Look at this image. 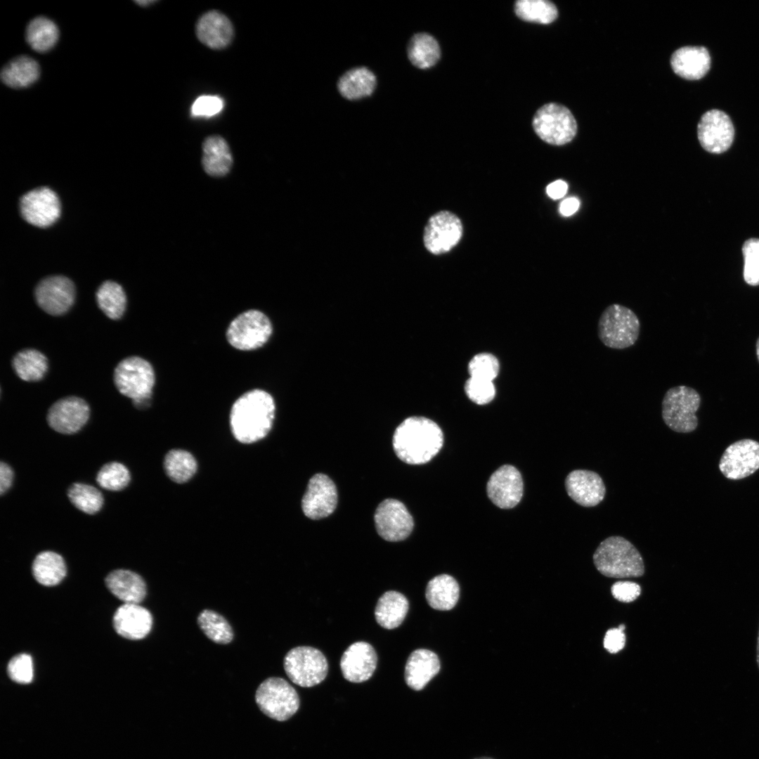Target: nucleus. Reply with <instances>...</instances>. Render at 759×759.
Returning <instances> with one entry per match:
<instances>
[{"label": "nucleus", "instance_id": "17", "mask_svg": "<svg viewBox=\"0 0 759 759\" xmlns=\"http://www.w3.org/2000/svg\"><path fill=\"white\" fill-rule=\"evenodd\" d=\"M337 498L332 480L324 474H316L310 479L302 498L303 512L311 519L327 517L335 511Z\"/></svg>", "mask_w": 759, "mask_h": 759}, {"label": "nucleus", "instance_id": "28", "mask_svg": "<svg viewBox=\"0 0 759 759\" xmlns=\"http://www.w3.org/2000/svg\"><path fill=\"white\" fill-rule=\"evenodd\" d=\"M408 607V601L403 594L394 590L385 592L375 606L376 621L385 629L396 628L405 619Z\"/></svg>", "mask_w": 759, "mask_h": 759}, {"label": "nucleus", "instance_id": "37", "mask_svg": "<svg viewBox=\"0 0 759 759\" xmlns=\"http://www.w3.org/2000/svg\"><path fill=\"white\" fill-rule=\"evenodd\" d=\"M197 622L206 637L215 643L226 644L233 639V631L228 621L214 611H202Z\"/></svg>", "mask_w": 759, "mask_h": 759}, {"label": "nucleus", "instance_id": "35", "mask_svg": "<svg viewBox=\"0 0 759 759\" xmlns=\"http://www.w3.org/2000/svg\"><path fill=\"white\" fill-rule=\"evenodd\" d=\"M12 365L20 379L27 382H35L44 377L48 369V361L40 351L27 349L15 354Z\"/></svg>", "mask_w": 759, "mask_h": 759}, {"label": "nucleus", "instance_id": "10", "mask_svg": "<svg viewBox=\"0 0 759 759\" xmlns=\"http://www.w3.org/2000/svg\"><path fill=\"white\" fill-rule=\"evenodd\" d=\"M273 332L269 318L258 310L246 311L229 325L226 339L234 348L242 351L259 349L266 344Z\"/></svg>", "mask_w": 759, "mask_h": 759}, {"label": "nucleus", "instance_id": "49", "mask_svg": "<svg viewBox=\"0 0 759 759\" xmlns=\"http://www.w3.org/2000/svg\"><path fill=\"white\" fill-rule=\"evenodd\" d=\"M13 479L12 468L6 462L0 465V493L3 495L11 486Z\"/></svg>", "mask_w": 759, "mask_h": 759}, {"label": "nucleus", "instance_id": "40", "mask_svg": "<svg viewBox=\"0 0 759 759\" xmlns=\"http://www.w3.org/2000/svg\"><path fill=\"white\" fill-rule=\"evenodd\" d=\"M67 496L78 510L89 514H96L103 505L102 493L95 487L82 483L73 484Z\"/></svg>", "mask_w": 759, "mask_h": 759}, {"label": "nucleus", "instance_id": "42", "mask_svg": "<svg viewBox=\"0 0 759 759\" xmlns=\"http://www.w3.org/2000/svg\"><path fill=\"white\" fill-rule=\"evenodd\" d=\"M744 258V279L751 286L759 285V239L750 238L742 247Z\"/></svg>", "mask_w": 759, "mask_h": 759}, {"label": "nucleus", "instance_id": "27", "mask_svg": "<svg viewBox=\"0 0 759 759\" xmlns=\"http://www.w3.org/2000/svg\"><path fill=\"white\" fill-rule=\"evenodd\" d=\"M233 163L231 149L226 141L220 136L207 137L202 143V165L209 176L221 177L226 175Z\"/></svg>", "mask_w": 759, "mask_h": 759}, {"label": "nucleus", "instance_id": "56", "mask_svg": "<svg viewBox=\"0 0 759 759\" xmlns=\"http://www.w3.org/2000/svg\"><path fill=\"white\" fill-rule=\"evenodd\" d=\"M474 759H493V758H488V757H481V758H474Z\"/></svg>", "mask_w": 759, "mask_h": 759}, {"label": "nucleus", "instance_id": "3", "mask_svg": "<svg viewBox=\"0 0 759 759\" xmlns=\"http://www.w3.org/2000/svg\"><path fill=\"white\" fill-rule=\"evenodd\" d=\"M592 559L597 571L609 578H636L644 573L640 553L630 541L621 536H610L602 541Z\"/></svg>", "mask_w": 759, "mask_h": 759}, {"label": "nucleus", "instance_id": "38", "mask_svg": "<svg viewBox=\"0 0 759 759\" xmlns=\"http://www.w3.org/2000/svg\"><path fill=\"white\" fill-rule=\"evenodd\" d=\"M164 467L166 474L172 481L182 484L188 481L195 474L197 462L189 452L175 449L167 453Z\"/></svg>", "mask_w": 759, "mask_h": 759}, {"label": "nucleus", "instance_id": "24", "mask_svg": "<svg viewBox=\"0 0 759 759\" xmlns=\"http://www.w3.org/2000/svg\"><path fill=\"white\" fill-rule=\"evenodd\" d=\"M439 670L440 662L437 655L430 650L418 649L408 658L404 672L405 681L410 688L420 691L424 688Z\"/></svg>", "mask_w": 759, "mask_h": 759}, {"label": "nucleus", "instance_id": "46", "mask_svg": "<svg viewBox=\"0 0 759 759\" xmlns=\"http://www.w3.org/2000/svg\"><path fill=\"white\" fill-rule=\"evenodd\" d=\"M223 107V100L215 96H201L198 97L191 108L193 116L211 117L219 113Z\"/></svg>", "mask_w": 759, "mask_h": 759}, {"label": "nucleus", "instance_id": "11", "mask_svg": "<svg viewBox=\"0 0 759 759\" xmlns=\"http://www.w3.org/2000/svg\"><path fill=\"white\" fill-rule=\"evenodd\" d=\"M462 235L460 219L449 211H441L429 219L424 229L423 242L429 252L440 254L455 247Z\"/></svg>", "mask_w": 759, "mask_h": 759}, {"label": "nucleus", "instance_id": "23", "mask_svg": "<svg viewBox=\"0 0 759 759\" xmlns=\"http://www.w3.org/2000/svg\"><path fill=\"white\" fill-rule=\"evenodd\" d=\"M195 31L201 43L216 50L228 46L234 36L231 20L217 11H210L203 14L197 22Z\"/></svg>", "mask_w": 759, "mask_h": 759}, {"label": "nucleus", "instance_id": "14", "mask_svg": "<svg viewBox=\"0 0 759 759\" xmlns=\"http://www.w3.org/2000/svg\"><path fill=\"white\" fill-rule=\"evenodd\" d=\"M23 219L29 223L45 228L54 223L60 214V203L51 188L41 187L25 194L20 201Z\"/></svg>", "mask_w": 759, "mask_h": 759}, {"label": "nucleus", "instance_id": "15", "mask_svg": "<svg viewBox=\"0 0 759 759\" xmlns=\"http://www.w3.org/2000/svg\"><path fill=\"white\" fill-rule=\"evenodd\" d=\"M698 138L702 148L711 153H722L731 146L734 129L729 117L719 110L705 112L697 127Z\"/></svg>", "mask_w": 759, "mask_h": 759}, {"label": "nucleus", "instance_id": "18", "mask_svg": "<svg viewBox=\"0 0 759 759\" xmlns=\"http://www.w3.org/2000/svg\"><path fill=\"white\" fill-rule=\"evenodd\" d=\"M89 407L82 398L67 396L55 402L47 413L48 425L56 432L65 434H74L87 422Z\"/></svg>", "mask_w": 759, "mask_h": 759}, {"label": "nucleus", "instance_id": "34", "mask_svg": "<svg viewBox=\"0 0 759 759\" xmlns=\"http://www.w3.org/2000/svg\"><path fill=\"white\" fill-rule=\"evenodd\" d=\"M59 36L57 25L47 18L39 16L32 19L27 26L25 37L30 47L39 53L51 49Z\"/></svg>", "mask_w": 759, "mask_h": 759}, {"label": "nucleus", "instance_id": "32", "mask_svg": "<svg viewBox=\"0 0 759 759\" xmlns=\"http://www.w3.org/2000/svg\"><path fill=\"white\" fill-rule=\"evenodd\" d=\"M32 573L40 584L53 586L65 578L66 565L63 558L58 553L44 551L35 557L32 564Z\"/></svg>", "mask_w": 759, "mask_h": 759}, {"label": "nucleus", "instance_id": "52", "mask_svg": "<svg viewBox=\"0 0 759 759\" xmlns=\"http://www.w3.org/2000/svg\"><path fill=\"white\" fill-rule=\"evenodd\" d=\"M155 2H156V1H149L148 0V1H136V4H138V5L141 6H147L149 4H153Z\"/></svg>", "mask_w": 759, "mask_h": 759}, {"label": "nucleus", "instance_id": "7", "mask_svg": "<svg viewBox=\"0 0 759 759\" xmlns=\"http://www.w3.org/2000/svg\"><path fill=\"white\" fill-rule=\"evenodd\" d=\"M255 701L266 716L285 721L299 709V698L295 689L285 679L271 677L264 680L255 693Z\"/></svg>", "mask_w": 759, "mask_h": 759}, {"label": "nucleus", "instance_id": "47", "mask_svg": "<svg viewBox=\"0 0 759 759\" xmlns=\"http://www.w3.org/2000/svg\"><path fill=\"white\" fill-rule=\"evenodd\" d=\"M611 591L616 599L622 602H631L640 596L641 588L632 581H618L612 585Z\"/></svg>", "mask_w": 759, "mask_h": 759}, {"label": "nucleus", "instance_id": "30", "mask_svg": "<svg viewBox=\"0 0 759 759\" xmlns=\"http://www.w3.org/2000/svg\"><path fill=\"white\" fill-rule=\"evenodd\" d=\"M376 86V77L367 67H358L346 72L339 79L337 88L348 100H358L372 94Z\"/></svg>", "mask_w": 759, "mask_h": 759}, {"label": "nucleus", "instance_id": "36", "mask_svg": "<svg viewBox=\"0 0 759 759\" xmlns=\"http://www.w3.org/2000/svg\"><path fill=\"white\" fill-rule=\"evenodd\" d=\"M96 301L100 310L110 319L118 320L124 313L126 295L121 285L115 282H104L96 292Z\"/></svg>", "mask_w": 759, "mask_h": 759}, {"label": "nucleus", "instance_id": "2", "mask_svg": "<svg viewBox=\"0 0 759 759\" xmlns=\"http://www.w3.org/2000/svg\"><path fill=\"white\" fill-rule=\"evenodd\" d=\"M443 434L432 420L413 416L405 419L395 429L393 448L397 457L409 465H422L441 450Z\"/></svg>", "mask_w": 759, "mask_h": 759}, {"label": "nucleus", "instance_id": "45", "mask_svg": "<svg viewBox=\"0 0 759 759\" xmlns=\"http://www.w3.org/2000/svg\"><path fill=\"white\" fill-rule=\"evenodd\" d=\"M7 672L10 678L20 684H28L33 679V663L31 656L20 654L8 662Z\"/></svg>", "mask_w": 759, "mask_h": 759}, {"label": "nucleus", "instance_id": "21", "mask_svg": "<svg viewBox=\"0 0 759 759\" xmlns=\"http://www.w3.org/2000/svg\"><path fill=\"white\" fill-rule=\"evenodd\" d=\"M377 657L375 649L365 642L351 644L343 653L340 668L348 681L360 683L370 679L375 670Z\"/></svg>", "mask_w": 759, "mask_h": 759}, {"label": "nucleus", "instance_id": "41", "mask_svg": "<svg viewBox=\"0 0 759 759\" xmlns=\"http://www.w3.org/2000/svg\"><path fill=\"white\" fill-rule=\"evenodd\" d=\"M130 478L129 471L124 465L111 462L100 468L96 481L101 488L116 491L124 489L129 484Z\"/></svg>", "mask_w": 759, "mask_h": 759}, {"label": "nucleus", "instance_id": "51", "mask_svg": "<svg viewBox=\"0 0 759 759\" xmlns=\"http://www.w3.org/2000/svg\"><path fill=\"white\" fill-rule=\"evenodd\" d=\"M580 201L576 197H571L564 200L559 205V212L564 216L573 214L579 208Z\"/></svg>", "mask_w": 759, "mask_h": 759}, {"label": "nucleus", "instance_id": "8", "mask_svg": "<svg viewBox=\"0 0 759 759\" xmlns=\"http://www.w3.org/2000/svg\"><path fill=\"white\" fill-rule=\"evenodd\" d=\"M532 125L539 138L554 145L569 143L577 133V122L571 112L556 103L540 107L533 116Z\"/></svg>", "mask_w": 759, "mask_h": 759}, {"label": "nucleus", "instance_id": "20", "mask_svg": "<svg viewBox=\"0 0 759 759\" xmlns=\"http://www.w3.org/2000/svg\"><path fill=\"white\" fill-rule=\"evenodd\" d=\"M568 495L577 504L585 507H595L604 498L606 487L602 477L587 469L571 472L565 479Z\"/></svg>", "mask_w": 759, "mask_h": 759}, {"label": "nucleus", "instance_id": "25", "mask_svg": "<svg viewBox=\"0 0 759 759\" xmlns=\"http://www.w3.org/2000/svg\"><path fill=\"white\" fill-rule=\"evenodd\" d=\"M711 57L703 46H684L673 52L670 65L678 76L690 80L702 78L708 71Z\"/></svg>", "mask_w": 759, "mask_h": 759}, {"label": "nucleus", "instance_id": "1", "mask_svg": "<svg viewBox=\"0 0 759 759\" xmlns=\"http://www.w3.org/2000/svg\"><path fill=\"white\" fill-rule=\"evenodd\" d=\"M275 405L272 396L261 389H252L240 396L233 404L230 425L239 442L252 443L264 439L275 418Z\"/></svg>", "mask_w": 759, "mask_h": 759}, {"label": "nucleus", "instance_id": "43", "mask_svg": "<svg viewBox=\"0 0 759 759\" xmlns=\"http://www.w3.org/2000/svg\"><path fill=\"white\" fill-rule=\"evenodd\" d=\"M500 365L495 356L488 353L475 355L469 361V377L493 382L498 376Z\"/></svg>", "mask_w": 759, "mask_h": 759}, {"label": "nucleus", "instance_id": "26", "mask_svg": "<svg viewBox=\"0 0 759 759\" xmlns=\"http://www.w3.org/2000/svg\"><path fill=\"white\" fill-rule=\"evenodd\" d=\"M109 590L124 603L139 604L146 595V584L143 578L129 570L118 569L105 578Z\"/></svg>", "mask_w": 759, "mask_h": 759}, {"label": "nucleus", "instance_id": "6", "mask_svg": "<svg viewBox=\"0 0 759 759\" xmlns=\"http://www.w3.org/2000/svg\"><path fill=\"white\" fill-rule=\"evenodd\" d=\"M700 404L701 396L694 389L683 385L670 388L662 401L663 420L675 432H692L698 426L696 413Z\"/></svg>", "mask_w": 759, "mask_h": 759}, {"label": "nucleus", "instance_id": "4", "mask_svg": "<svg viewBox=\"0 0 759 759\" xmlns=\"http://www.w3.org/2000/svg\"><path fill=\"white\" fill-rule=\"evenodd\" d=\"M114 382L117 390L132 399L138 408L150 404L155 382L151 364L139 356H130L121 361L114 371Z\"/></svg>", "mask_w": 759, "mask_h": 759}, {"label": "nucleus", "instance_id": "53", "mask_svg": "<svg viewBox=\"0 0 759 759\" xmlns=\"http://www.w3.org/2000/svg\"><path fill=\"white\" fill-rule=\"evenodd\" d=\"M756 661H757V664H758V668H759V630H758V639H757V646H756Z\"/></svg>", "mask_w": 759, "mask_h": 759}, {"label": "nucleus", "instance_id": "55", "mask_svg": "<svg viewBox=\"0 0 759 759\" xmlns=\"http://www.w3.org/2000/svg\"><path fill=\"white\" fill-rule=\"evenodd\" d=\"M618 628H619L621 630L623 631L625 630V625L621 624L618 627Z\"/></svg>", "mask_w": 759, "mask_h": 759}, {"label": "nucleus", "instance_id": "33", "mask_svg": "<svg viewBox=\"0 0 759 759\" xmlns=\"http://www.w3.org/2000/svg\"><path fill=\"white\" fill-rule=\"evenodd\" d=\"M408 56L416 67L427 69L434 66L439 60L441 49L439 43L427 33L413 35L408 44Z\"/></svg>", "mask_w": 759, "mask_h": 759}, {"label": "nucleus", "instance_id": "19", "mask_svg": "<svg viewBox=\"0 0 759 759\" xmlns=\"http://www.w3.org/2000/svg\"><path fill=\"white\" fill-rule=\"evenodd\" d=\"M523 481L519 472L509 465L499 467L487 483V494L497 507L510 509L516 506L523 495Z\"/></svg>", "mask_w": 759, "mask_h": 759}, {"label": "nucleus", "instance_id": "12", "mask_svg": "<svg viewBox=\"0 0 759 759\" xmlns=\"http://www.w3.org/2000/svg\"><path fill=\"white\" fill-rule=\"evenodd\" d=\"M376 530L385 540L397 542L409 536L414 521L405 505L395 499H386L377 507L374 515Z\"/></svg>", "mask_w": 759, "mask_h": 759}, {"label": "nucleus", "instance_id": "9", "mask_svg": "<svg viewBox=\"0 0 759 759\" xmlns=\"http://www.w3.org/2000/svg\"><path fill=\"white\" fill-rule=\"evenodd\" d=\"M283 666L290 680L303 687L320 684L328 670L324 654L318 649L308 646L290 649L284 658Z\"/></svg>", "mask_w": 759, "mask_h": 759}, {"label": "nucleus", "instance_id": "44", "mask_svg": "<svg viewBox=\"0 0 759 759\" xmlns=\"http://www.w3.org/2000/svg\"><path fill=\"white\" fill-rule=\"evenodd\" d=\"M465 389L468 398L479 405L488 403L495 395L493 382L471 377L467 380Z\"/></svg>", "mask_w": 759, "mask_h": 759}, {"label": "nucleus", "instance_id": "16", "mask_svg": "<svg viewBox=\"0 0 759 759\" xmlns=\"http://www.w3.org/2000/svg\"><path fill=\"white\" fill-rule=\"evenodd\" d=\"M39 306L47 313L60 316L72 306L75 297L73 283L67 277L53 275L41 280L34 290Z\"/></svg>", "mask_w": 759, "mask_h": 759}, {"label": "nucleus", "instance_id": "22", "mask_svg": "<svg viewBox=\"0 0 759 759\" xmlns=\"http://www.w3.org/2000/svg\"><path fill=\"white\" fill-rule=\"evenodd\" d=\"M113 625L119 635L132 640H141L151 630L153 616L139 604L124 603L115 611Z\"/></svg>", "mask_w": 759, "mask_h": 759}, {"label": "nucleus", "instance_id": "5", "mask_svg": "<svg viewBox=\"0 0 759 759\" xmlns=\"http://www.w3.org/2000/svg\"><path fill=\"white\" fill-rule=\"evenodd\" d=\"M640 323L630 309L619 304L608 306L602 313L598 324L599 340L607 347L624 349L632 346L639 338Z\"/></svg>", "mask_w": 759, "mask_h": 759}, {"label": "nucleus", "instance_id": "13", "mask_svg": "<svg viewBox=\"0 0 759 759\" xmlns=\"http://www.w3.org/2000/svg\"><path fill=\"white\" fill-rule=\"evenodd\" d=\"M719 469L731 480L753 474L759 469V442L745 439L732 443L723 453Z\"/></svg>", "mask_w": 759, "mask_h": 759}, {"label": "nucleus", "instance_id": "48", "mask_svg": "<svg viewBox=\"0 0 759 759\" xmlns=\"http://www.w3.org/2000/svg\"><path fill=\"white\" fill-rule=\"evenodd\" d=\"M625 644V635L619 628L608 630L604 638V647L611 654L622 650Z\"/></svg>", "mask_w": 759, "mask_h": 759}, {"label": "nucleus", "instance_id": "39", "mask_svg": "<svg viewBox=\"0 0 759 759\" xmlns=\"http://www.w3.org/2000/svg\"><path fill=\"white\" fill-rule=\"evenodd\" d=\"M518 18L526 22L550 24L557 18L556 6L547 0H519L514 4Z\"/></svg>", "mask_w": 759, "mask_h": 759}, {"label": "nucleus", "instance_id": "50", "mask_svg": "<svg viewBox=\"0 0 759 759\" xmlns=\"http://www.w3.org/2000/svg\"><path fill=\"white\" fill-rule=\"evenodd\" d=\"M567 190L568 185L565 181L557 180L547 186L546 193L550 198L557 200L564 197Z\"/></svg>", "mask_w": 759, "mask_h": 759}, {"label": "nucleus", "instance_id": "54", "mask_svg": "<svg viewBox=\"0 0 759 759\" xmlns=\"http://www.w3.org/2000/svg\"><path fill=\"white\" fill-rule=\"evenodd\" d=\"M756 354H757L758 360L759 361V337H758V339L757 340V342H756Z\"/></svg>", "mask_w": 759, "mask_h": 759}, {"label": "nucleus", "instance_id": "29", "mask_svg": "<svg viewBox=\"0 0 759 759\" xmlns=\"http://www.w3.org/2000/svg\"><path fill=\"white\" fill-rule=\"evenodd\" d=\"M459 593L460 588L455 579L449 575L441 574L429 581L425 597L432 608L448 611L455 606Z\"/></svg>", "mask_w": 759, "mask_h": 759}, {"label": "nucleus", "instance_id": "31", "mask_svg": "<svg viewBox=\"0 0 759 759\" xmlns=\"http://www.w3.org/2000/svg\"><path fill=\"white\" fill-rule=\"evenodd\" d=\"M39 76V66L36 60L27 56L16 57L1 70V79L13 89L26 88L35 82Z\"/></svg>", "mask_w": 759, "mask_h": 759}]
</instances>
